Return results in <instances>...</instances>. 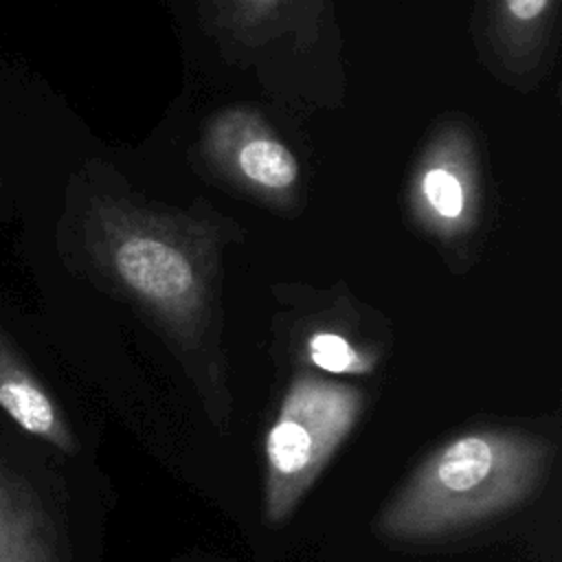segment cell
<instances>
[{"mask_svg": "<svg viewBox=\"0 0 562 562\" xmlns=\"http://www.w3.org/2000/svg\"><path fill=\"white\" fill-rule=\"evenodd\" d=\"M428 204L443 217H459L463 211V189L454 173L443 167H432L422 180Z\"/></svg>", "mask_w": 562, "mask_h": 562, "instance_id": "obj_8", "label": "cell"}, {"mask_svg": "<svg viewBox=\"0 0 562 562\" xmlns=\"http://www.w3.org/2000/svg\"><path fill=\"white\" fill-rule=\"evenodd\" d=\"M310 358L318 369L329 373L364 371L367 367L362 356L342 336L331 331H318L310 338Z\"/></svg>", "mask_w": 562, "mask_h": 562, "instance_id": "obj_7", "label": "cell"}, {"mask_svg": "<svg viewBox=\"0 0 562 562\" xmlns=\"http://www.w3.org/2000/svg\"><path fill=\"white\" fill-rule=\"evenodd\" d=\"M97 252L125 288L167 316L187 318L198 307L200 285L189 257L160 235L114 215L97 220Z\"/></svg>", "mask_w": 562, "mask_h": 562, "instance_id": "obj_3", "label": "cell"}, {"mask_svg": "<svg viewBox=\"0 0 562 562\" xmlns=\"http://www.w3.org/2000/svg\"><path fill=\"white\" fill-rule=\"evenodd\" d=\"M241 173L266 189L292 187L299 178V162L292 151L274 138H252L239 149Z\"/></svg>", "mask_w": 562, "mask_h": 562, "instance_id": "obj_6", "label": "cell"}, {"mask_svg": "<svg viewBox=\"0 0 562 562\" xmlns=\"http://www.w3.org/2000/svg\"><path fill=\"white\" fill-rule=\"evenodd\" d=\"M362 411L358 389L301 375L288 389L266 435L263 516L283 522L307 494Z\"/></svg>", "mask_w": 562, "mask_h": 562, "instance_id": "obj_2", "label": "cell"}, {"mask_svg": "<svg viewBox=\"0 0 562 562\" xmlns=\"http://www.w3.org/2000/svg\"><path fill=\"white\" fill-rule=\"evenodd\" d=\"M257 2H274V0H257Z\"/></svg>", "mask_w": 562, "mask_h": 562, "instance_id": "obj_9", "label": "cell"}, {"mask_svg": "<svg viewBox=\"0 0 562 562\" xmlns=\"http://www.w3.org/2000/svg\"><path fill=\"white\" fill-rule=\"evenodd\" d=\"M0 562H64L55 525L35 490L0 463Z\"/></svg>", "mask_w": 562, "mask_h": 562, "instance_id": "obj_4", "label": "cell"}, {"mask_svg": "<svg viewBox=\"0 0 562 562\" xmlns=\"http://www.w3.org/2000/svg\"><path fill=\"white\" fill-rule=\"evenodd\" d=\"M551 461V443L533 432H463L419 463L380 512L378 529L395 540H428L498 518L540 490Z\"/></svg>", "mask_w": 562, "mask_h": 562, "instance_id": "obj_1", "label": "cell"}, {"mask_svg": "<svg viewBox=\"0 0 562 562\" xmlns=\"http://www.w3.org/2000/svg\"><path fill=\"white\" fill-rule=\"evenodd\" d=\"M0 408L29 435L75 452V437L57 402L31 373L9 338L0 331Z\"/></svg>", "mask_w": 562, "mask_h": 562, "instance_id": "obj_5", "label": "cell"}]
</instances>
